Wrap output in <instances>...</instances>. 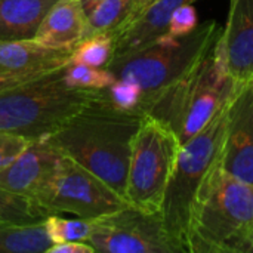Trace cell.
I'll use <instances>...</instances> for the list:
<instances>
[{"instance_id": "3", "label": "cell", "mask_w": 253, "mask_h": 253, "mask_svg": "<svg viewBox=\"0 0 253 253\" xmlns=\"http://www.w3.org/2000/svg\"><path fill=\"white\" fill-rule=\"evenodd\" d=\"M221 33L218 22L211 19L188 36L165 34L141 49L114 56L105 68L116 79L129 80L142 90L144 113L148 114L162 95L194 70Z\"/></svg>"}, {"instance_id": "17", "label": "cell", "mask_w": 253, "mask_h": 253, "mask_svg": "<svg viewBox=\"0 0 253 253\" xmlns=\"http://www.w3.org/2000/svg\"><path fill=\"white\" fill-rule=\"evenodd\" d=\"M52 246L44 219L30 224L0 222V253H47Z\"/></svg>"}, {"instance_id": "5", "label": "cell", "mask_w": 253, "mask_h": 253, "mask_svg": "<svg viewBox=\"0 0 253 253\" xmlns=\"http://www.w3.org/2000/svg\"><path fill=\"white\" fill-rule=\"evenodd\" d=\"M64 68L0 92V132L28 138L49 135L99 96L102 90L68 87Z\"/></svg>"}, {"instance_id": "28", "label": "cell", "mask_w": 253, "mask_h": 253, "mask_svg": "<svg viewBox=\"0 0 253 253\" xmlns=\"http://www.w3.org/2000/svg\"><path fill=\"white\" fill-rule=\"evenodd\" d=\"M151 1H153V0H135L133 9H132V13L129 15V18H132L133 15H136L138 12H141L145 6H148ZM129 18H127V19H129ZM127 19H126V21H127ZM126 21H125V22H126Z\"/></svg>"}, {"instance_id": "20", "label": "cell", "mask_w": 253, "mask_h": 253, "mask_svg": "<svg viewBox=\"0 0 253 253\" xmlns=\"http://www.w3.org/2000/svg\"><path fill=\"white\" fill-rule=\"evenodd\" d=\"M49 215L34 200L0 188V222L30 224L43 221Z\"/></svg>"}, {"instance_id": "16", "label": "cell", "mask_w": 253, "mask_h": 253, "mask_svg": "<svg viewBox=\"0 0 253 253\" xmlns=\"http://www.w3.org/2000/svg\"><path fill=\"white\" fill-rule=\"evenodd\" d=\"M56 0H0V42L31 40Z\"/></svg>"}, {"instance_id": "23", "label": "cell", "mask_w": 253, "mask_h": 253, "mask_svg": "<svg viewBox=\"0 0 253 253\" xmlns=\"http://www.w3.org/2000/svg\"><path fill=\"white\" fill-rule=\"evenodd\" d=\"M104 96L119 111L145 116L142 90L129 80L116 79V82L104 90Z\"/></svg>"}, {"instance_id": "12", "label": "cell", "mask_w": 253, "mask_h": 253, "mask_svg": "<svg viewBox=\"0 0 253 253\" xmlns=\"http://www.w3.org/2000/svg\"><path fill=\"white\" fill-rule=\"evenodd\" d=\"M221 39L227 65L237 83L253 80V0H231Z\"/></svg>"}, {"instance_id": "24", "label": "cell", "mask_w": 253, "mask_h": 253, "mask_svg": "<svg viewBox=\"0 0 253 253\" xmlns=\"http://www.w3.org/2000/svg\"><path fill=\"white\" fill-rule=\"evenodd\" d=\"M199 24V13L196 7L191 3L182 4L172 12L166 34L170 37H184L193 33Z\"/></svg>"}, {"instance_id": "13", "label": "cell", "mask_w": 253, "mask_h": 253, "mask_svg": "<svg viewBox=\"0 0 253 253\" xmlns=\"http://www.w3.org/2000/svg\"><path fill=\"white\" fill-rule=\"evenodd\" d=\"M193 1L196 0H153L141 12L129 18L111 33L114 56L141 49L165 36L172 12L176 7Z\"/></svg>"}, {"instance_id": "30", "label": "cell", "mask_w": 253, "mask_h": 253, "mask_svg": "<svg viewBox=\"0 0 253 253\" xmlns=\"http://www.w3.org/2000/svg\"><path fill=\"white\" fill-rule=\"evenodd\" d=\"M243 253H253V230L251 236H249V239H248V242H246V245H245Z\"/></svg>"}, {"instance_id": "1", "label": "cell", "mask_w": 253, "mask_h": 253, "mask_svg": "<svg viewBox=\"0 0 253 253\" xmlns=\"http://www.w3.org/2000/svg\"><path fill=\"white\" fill-rule=\"evenodd\" d=\"M142 117L119 111L102 90L46 138L125 197L132 144Z\"/></svg>"}, {"instance_id": "8", "label": "cell", "mask_w": 253, "mask_h": 253, "mask_svg": "<svg viewBox=\"0 0 253 253\" xmlns=\"http://www.w3.org/2000/svg\"><path fill=\"white\" fill-rule=\"evenodd\" d=\"M33 200L50 215L71 213L83 219H96L129 205L101 178L62 153Z\"/></svg>"}, {"instance_id": "27", "label": "cell", "mask_w": 253, "mask_h": 253, "mask_svg": "<svg viewBox=\"0 0 253 253\" xmlns=\"http://www.w3.org/2000/svg\"><path fill=\"white\" fill-rule=\"evenodd\" d=\"M47 253H95V249L87 242H67L53 245Z\"/></svg>"}, {"instance_id": "9", "label": "cell", "mask_w": 253, "mask_h": 253, "mask_svg": "<svg viewBox=\"0 0 253 253\" xmlns=\"http://www.w3.org/2000/svg\"><path fill=\"white\" fill-rule=\"evenodd\" d=\"M92 221L87 243L102 253H182L168 234L159 213L130 205Z\"/></svg>"}, {"instance_id": "22", "label": "cell", "mask_w": 253, "mask_h": 253, "mask_svg": "<svg viewBox=\"0 0 253 253\" xmlns=\"http://www.w3.org/2000/svg\"><path fill=\"white\" fill-rule=\"evenodd\" d=\"M44 221L53 245L67 242H87L92 233L90 219H67L61 216V213H53L49 215Z\"/></svg>"}, {"instance_id": "14", "label": "cell", "mask_w": 253, "mask_h": 253, "mask_svg": "<svg viewBox=\"0 0 253 253\" xmlns=\"http://www.w3.org/2000/svg\"><path fill=\"white\" fill-rule=\"evenodd\" d=\"M73 49H55L34 39L0 42V71L16 74H46L70 64Z\"/></svg>"}, {"instance_id": "7", "label": "cell", "mask_w": 253, "mask_h": 253, "mask_svg": "<svg viewBox=\"0 0 253 253\" xmlns=\"http://www.w3.org/2000/svg\"><path fill=\"white\" fill-rule=\"evenodd\" d=\"M181 148L176 133L162 120L145 114L133 138L126 202L144 212L159 213Z\"/></svg>"}, {"instance_id": "26", "label": "cell", "mask_w": 253, "mask_h": 253, "mask_svg": "<svg viewBox=\"0 0 253 253\" xmlns=\"http://www.w3.org/2000/svg\"><path fill=\"white\" fill-rule=\"evenodd\" d=\"M40 76H43V74H16V73H4V71H0V92L7 90V89H12V87L18 86V84H22V83L30 82L33 79H37Z\"/></svg>"}, {"instance_id": "15", "label": "cell", "mask_w": 253, "mask_h": 253, "mask_svg": "<svg viewBox=\"0 0 253 253\" xmlns=\"http://www.w3.org/2000/svg\"><path fill=\"white\" fill-rule=\"evenodd\" d=\"M86 19L80 0H56L44 15L34 40L55 49H73L84 37Z\"/></svg>"}, {"instance_id": "18", "label": "cell", "mask_w": 253, "mask_h": 253, "mask_svg": "<svg viewBox=\"0 0 253 253\" xmlns=\"http://www.w3.org/2000/svg\"><path fill=\"white\" fill-rule=\"evenodd\" d=\"M133 4L135 0H102L87 13L84 37L116 31L132 13Z\"/></svg>"}, {"instance_id": "21", "label": "cell", "mask_w": 253, "mask_h": 253, "mask_svg": "<svg viewBox=\"0 0 253 253\" xmlns=\"http://www.w3.org/2000/svg\"><path fill=\"white\" fill-rule=\"evenodd\" d=\"M64 82L68 87L77 90H105L116 82V77L108 68L70 62L64 68Z\"/></svg>"}, {"instance_id": "11", "label": "cell", "mask_w": 253, "mask_h": 253, "mask_svg": "<svg viewBox=\"0 0 253 253\" xmlns=\"http://www.w3.org/2000/svg\"><path fill=\"white\" fill-rule=\"evenodd\" d=\"M58 157L59 151L46 135L33 138L28 147L0 172V188L33 200L53 172Z\"/></svg>"}, {"instance_id": "25", "label": "cell", "mask_w": 253, "mask_h": 253, "mask_svg": "<svg viewBox=\"0 0 253 253\" xmlns=\"http://www.w3.org/2000/svg\"><path fill=\"white\" fill-rule=\"evenodd\" d=\"M33 138L0 132V172L6 169L31 142Z\"/></svg>"}, {"instance_id": "19", "label": "cell", "mask_w": 253, "mask_h": 253, "mask_svg": "<svg viewBox=\"0 0 253 253\" xmlns=\"http://www.w3.org/2000/svg\"><path fill=\"white\" fill-rule=\"evenodd\" d=\"M114 56L111 33H99L83 37L71 50V64H83L95 68H105Z\"/></svg>"}, {"instance_id": "10", "label": "cell", "mask_w": 253, "mask_h": 253, "mask_svg": "<svg viewBox=\"0 0 253 253\" xmlns=\"http://www.w3.org/2000/svg\"><path fill=\"white\" fill-rule=\"evenodd\" d=\"M221 168L253 185V80L240 83L228 104Z\"/></svg>"}, {"instance_id": "4", "label": "cell", "mask_w": 253, "mask_h": 253, "mask_svg": "<svg viewBox=\"0 0 253 253\" xmlns=\"http://www.w3.org/2000/svg\"><path fill=\"white\" fill-rule=\"evenodd\" d=\"M239 84L228 71L219 36L194 70L162 95L148 114L166 123L184 144L213 119Z\"/></svg>"}, {"instance_id": "6", "label": "cell", "mask_w": 253, "mask_h": 253, "mask_svg": "<svg viewBox=\"0 0 253 253\" xmlns=\"http://www.w3.org/2000/svg\"><path fill=\"white\" fill-rule=\"evenodd\" d=\"M228 104L230 101L197 135L181 144L165 193L160 216L168 234L181 248L182 253H187L185 233L194 199L202 184L221 160Z\"/></svg>"}, {"instance_id": "2", "label": "cell", "mask_w": 253, "mask_h": 253, "mask_svg": "<svg viewBox=\"0 0 253 253\" xmlns=\"http://www.w3.org/2000/svg\"><path fill=\"white\" fill-rule=\"evenodd\" d=\"M252 230L253 185L218 163L194 199L185 233L187 253H243Z\"/></svg>"}, {"instance_id": "29", "label": "cell", "mask_w": 253, "mask_h": 253, "mask_svg": "<svg viewBox=\"0 0 253 253\" xmlns=\"http://www.w3.org/2000/svg\"><path fill=\"white\" fill-rule=\"evenodd\" d=\"M102 0H80V3H82V6H83V9H84V12H86V15L98 4V3H101Z\"/></svg>"}]
</instances>
